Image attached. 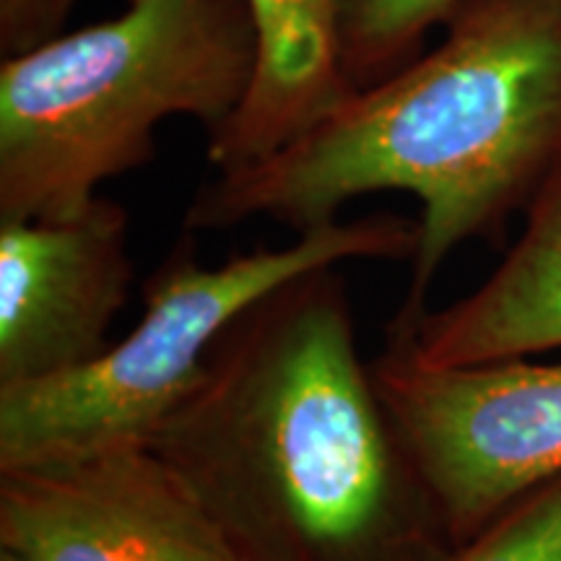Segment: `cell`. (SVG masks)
Listing matches in <instances>:
<instances>
[{"label":"cell","instance_id":"cell-1","mask_svg":"<svg viewBox=\"0 0 561 561\" xmlns=\"http://www.w3.org/2000/svg\"><path fill=\"white\" fill-rule=\"evenodd\" d=\"M149 447L240 561H447L458 549L356 348L339 265L234 320Z\"/></svg>","mask_w":561,"mask_h":561},{"label":"cell","instance_id":"cell-9","mask_svg":"<svg viewBox=\"0 0 561 561\" xmlns=\"http://www.w3.org/2000/svg\"><path fill=\"white\" fill-rule=\"evenodd\" d=\"M257 39L250 89L221 128L208 161L240 170L305 136L354 94L341 62V0H248Z\"/></svg>","mask_w":561,"mask_h":561},{"label":"cell","instance_id":"cell-7","mask_svg":"<svg viewBox=\"0 0 561 561\" xmlns=\"http://www.w3.org/2000/svg\"><path fill=\"white\" fill-rule=\"evenodd\" d=\"M128 214L96 195L66 219L0 221V385L94 362L128 301Z\"/></svg>","mask_w":561,"mask_h":561},{"label":"cell","instance_id":"cell-10","mask_svg":"<svg viewBox=\"0 0 561 561\" xmlns=\"http://www.w3.org/2000/svg\"><path fill=\"white\" fill-rule=\"evenodd\" d=\"M466 0H341V62L354 89L371 87L413 60L416 45Z\"/></svg>","mask_w":561,"mask_h":561},{"label":"cell","instance_id":"cell-3","mask_svg":"<svg viewBox=\"0 0 561 561\" xmlns=\"http://www.w3.org/2000/svg\"><path fill=\"white\" fill-rule=\"evenodd\" d=\"M248 0H130L117 16L0 60V221L66 219L153 159V133H208L255 73Z\"/></svg>","mask_w":561,"mask_h":561},{"label":"cell","instance_id":"cell-5","mask_svg":"<svg viewBox=\"0 0 561 561\" xmlns=\"http://www.w3.org/2000/svg\"><path fill=\"white\" fill-rule=\"evenodd\" d=\"M371 369L455 546L561 476V362L421 367L388 343Z\"/></svg>","mask_w":561,"mask_h":561},{"label":"cell","instance_id":"cell-8","mask_svg":"<svg viewBox=\"0 0 561 561\" xmlns=\"http://www.w3.org/2000/svg\"><path fill=\"white\" fill-rule=\"evenodd\" d=\"M421 367H468L561 348V167L530 201L520 240L468 297L388 333Z\"/></svg>","mask_w":561,"mask_h":561},{"label":"cell","instance_id":"cell-2","mask_svg":"<svg viewBox=\"0 0 561 561\" xmlns=\"http://www.w3.org/2000/svg\"><path fill=\"white\" fill-rule=\"evenodd\" d=\"M442 45L356 89L286 149L203 185L185 231L271 219L307 231L371 193L419 201L411 331L442 265L533 201L561 167V0H466Z\"/></svg>","mask_w":561,"mask_h":561},{"label":"cell","instance_id":"cell-12","mask_svg":"<svg viewBox=\"0 0 561 561\" xmlns=\"http://www.w3.org/2000/svg\"><path fill=\"white\" fill-rule=\"evenodd\" d=\"M79 0H0V53L16 55L62 32Z\"/></svg>","mask_w":561,"mask_h":561},{"label":"cell","instance_id":"cell-6","mask_svg":"<svg viewBox=\"0 0 561 561\" xmlns=\"http://www.w3.org/2000/svg\"><path fill=\"white\" fill-rule=\"evenodd\" d=\"M5 561H240L151 447L0 471Z\"/></svg>","mask_w":561,"mask_h":561},{"label":"cell","instance_id":"cell-4","mask_svg":"<svg viewBox=\"0 0 561 561\" xmlns=\"http://www.w3.org/2000/svg\"><path fill=\"white\" fill-rule=\"evenodd\" d=\"M191 231L144 284V314L94 362L45 380L0 385V471L149 447L191 398L221 335L265 294L318 268L413 261L419 221L377 214L299 231L206 265Z\"/></svg>","mask_w":561,"mask_h":561},{"label":"cell","instance_id":"cell-13","mask_svg":"<svg viewBox=\"0 0 561 561\" xmlns=\"http://www.w3.org/2000/svg\"><path fill=\"white\" fill-rule=\"evenodd\" d=\"M0 561H5V559H0Z\"/></svg>","mask_w":561,"mask_h":561},{"label":"cell","instance_id":"cell-11","mask_svg":"<svg viewBox=\"0 0 561 561\" xmlns=\"http://www.w3.org/2000/svg\"><path fill=\"white\" fill-rule=\"evenodd\" d=\"M447 561H561V476L504 510Z\"/></svg>","mask_w":561,"mask_h":561}]
</instances>
